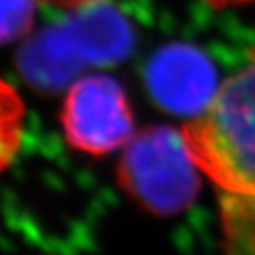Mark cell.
Instances as JSON below:
<instances>
[{
    "label": "cell",
    "instance_id": "6da1fadb",
    "mask_svg": "<svg viewBox=\"0 0 255 255\" xmlns=\"http://www.w3.org/2000/svg\"><path fill=\"white\" fill-rule=\"evenodd\" d=\"M181 135L218 193L227 255H255V50Z\"/></svg>",
    "mask_w": 255,
    "mask_h": 255
},
{
    "label": "cell",
    "instance_id": "277c9868",
    "mask_svg": "<svg viewBox=\"0 0 255 255\" xmlns=\"http://www.w3.org/2000/svg\"><path fill=\"white\" fill-rule=\"evenodd\" d=\"M25 114L20 92L0 76V174L11 167L21 149Z\"/></svg>",
    "mask_w": 255,
    "mask_h": 255
},
{
    "label": "cell",
    "instance_id": "7a4b0ae2",
    "mask_svg": "<svg viewBox=\"0 0 255 255\" xmlns=\"http://www.w3.org/2000/svg\"><path fill=\"white\" fill-rule=\"evenodd\" d=\"M117 181L143 211L174 216L195 202L202 172L181 131L168 126H149L136 131L123 147Z\"/></svg>",
    "mask_w": 255,
    "mask_h": 255
},
{
    "label": "cell",
    "instance_id": "3957f363",
    "mask_svg": "<svg viewBox=\"0 0 255 255\" xmlns=\"http://www.w3.org/2000/svg\"><path fill=\"white\" fill-rule=\"evenodd\" d=\"M59 121L66 142L87 156L123 151L136 133L126 91L107 73H89L75 80L64 94Z\"/></svg>",
    "mask_w": 255,
    "mask_h": 255
},
{
    "label": "cell",
    "instance_id": "52a82bcc",
    "mask_svg": "<svg viewBox=\"0 0 255 255\" xmlns=\"http://www.w3.org/2000/svg\"><path fill=\"white\" fill-rule=\"evenodd\" d=\"M207 5L215 9H229V7H243V5L255 4V0H202Z\"/></svg>",
    "mask_w": 255,
    "mask_h": 255
},
{
    "label": "cell",
    "instance_id": "5b68a950",
    "mask_svg": "<svg viewBox=\"0 0 255 255\" xmlns=\"http://www.w3.org/2000/svg\"><path fill=\"white\" fill-rule=\"evenodd\" d=\"M41 0H0V48L23 39L34 27Z\"/></svg>",
    "mask_w": 255,
    "mask_h": 255
},
{
    "label": "cell",
    "instance_id": "8992f818",
    "mask_svg": "<svg viewBox=\"0 0 255 255\" xmlns=\"http://www.w3.org/2000/svg\"><path fill=\"white\" fill-rule=\"evenodd\" d=\"M103 2H107V0H41V4L52 5L57 9H84L103 4Z\"/></svg>",
    "mask_w": 255,
    "mask_h": 255
}]
</instances>
